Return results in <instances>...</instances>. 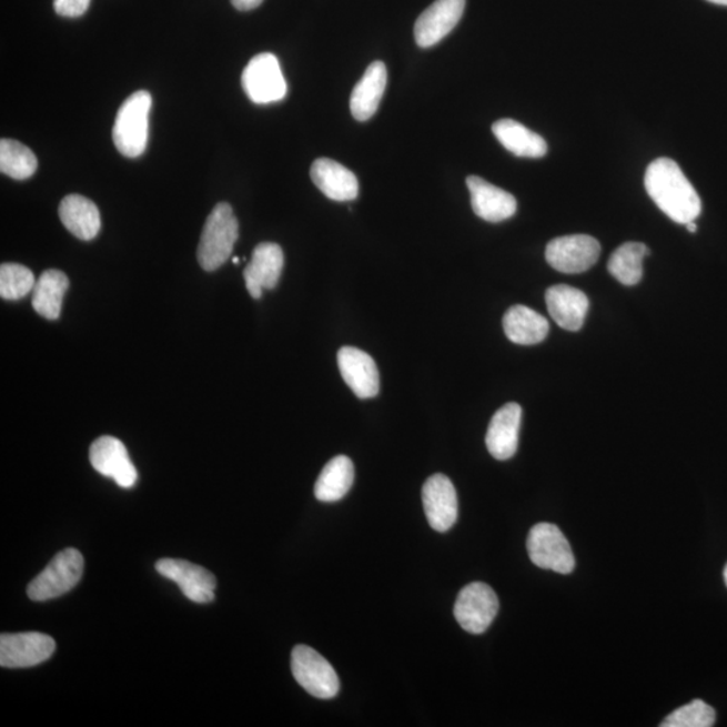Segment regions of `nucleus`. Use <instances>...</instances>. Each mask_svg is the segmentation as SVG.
Listing matches in <instances>:
<instances>
[{"instance_id":"f257e3e1","label":"nucleus","mask_w":727,"mask_h":727,"mask_svg":"<svg viewBox=\"0 0 727 727\" xmlns=\"http://www.w3.org/2000/svg\"><path fill=\"white\" fill-rule=\"evenodd\" d=\"M644 185L659 210L675 223L686 225L701 213V201L678 163L659 158L649 164Z\"/></svg>"},{"instance_id":"f03ea898","label":"nucleus","mask_w":727,"mask_h":727,"mask_svg":"<svg viewBox=\"0 0 727 727\" xmlns=\"http://www.w3.org/2000/svg\"><path fill=\"white\" fill-rule=\"evenodd\" d=\"M239 238V221L232 206L220 202L206 219L200 239L198 259L202 269L214 271L231 258Z\"/></svg>"},{"instance_id":"7ed1b4c3","label":"nucleus","mask_w":727,"mask_h":727,"mask_svg":"<svg viewBox=\"0 0 727 727\" xmlns=\"http://www.w3.org/2000/svg\"><path fill=\"white\" fill-rule=\"evenodd\" d=\"M153 99L148 91H138L124 101L113 124L112 139L120 154L141 156L148 148L149 115Z\"/></svg>"},{"instance_id":"20e7f679","label":"nucleus","mask_w":727,"mask_h":727,"mask_svg":"<svg viewBox=\"0 0 727 727\" xmlns=\"http://www.w3.org/2000/svg\"><path fill=\"white\" fill-rule=\"evenodd\" d=\"M84 572V558L79 549L67 548L54 556L50 564L30 582L28 596L42 600L64 596L79 584Z\"/></svg>"},{"instance_id":"39448f33","label":"nucleus","mask_w":727,"mask_h":727,"mask_svg":"<svg viewBox=\"0 0 727 727\" xmlns=\"http://www.w3.org/2000/svg\"><path fill=\"white\" fill-rule=\"evenodd\" d=\"M291 672L310 695L319 699H332L340 691V679L334 668L317 650L296 646L291 653Z\"/></svg>"},{"instance_id":"423d86ee","label":"nucleus","mask_w":727,"mask_h":727,"mask_svg":"<svg viewBox=\"0 0 727 727\" xmlns=\"http://www.w3.org/2000/svg\"><path fill=\"white\" fill-rule=\"evenodd\" d=\"M531 561L537 567L559 574H571L575 558L571 543L562 531L549 523H539L531 528L527 539Z\"/></svg>"},{"instance_id":"0eeeda50","label":"nucleus","mask_w":727,"mask_h":727,"mask_svg":"<svg viewBox=\"0 0 727 727\" xmlns=\"http://www.w3.org/2000/svg\"><path fill=\"white\" fill-rule=\"evenodd\" d=\"M242 85L246 97L255 104L276 103L286 98L287 82L280 61L271 53L254 57L245 67Z\"/></svg>"},{"instance_id":"6e6552de","label":"nucleus","mask_w":727,"mask_h":727,"mask_svg":"<svg viewBox=\"0 0 727 727\" xmlns=\"http://www.w3.org/2000/svg\"><path fill=\"white\" fill-rule=\"evenodd\" d=\"M498 612L495 590L483 582H473L460 592L454 605V617L461 628L472 635H482L491 627Z\"/></svg>"},{"instance_id":"1a4fd4ad","label":"nucleus","mask_w":727,"mask_h":727,"mask_svg":"<svg viewBox=\"0 0 727 727\" xmlns=\"http://www.w3.org/2000/svg\"><path fill=\"white\" fill-rule=\"evenodd\" d=\"M600 245L589 235L556 238L547 244L546 261L564 274H580L598 262Z\"/></svg>"},{"instance_id":"9d476101","label":"nucleus","mask_w":727,"mask_h":727,"mask_svg":"<svg viewBox=\"0 0 727 727\" xmlns=\"http://www.w3.org/2000/svg\"><path fill=\"white\" fill-rule=\"evenodd\" d=\"M55 642L38 632L3 634L0 637V666L4 668H29L52 657Z\"/></svg>"},{"instance_id":"9b49d317","label":"nucleus","mask_w":727,"mask_h":727,"mask_svg":"<svg viewBox=\"0 0 727 727\" xmlns=\"http://www.w3.org/2000/svg\"><path fill=\"white\" fill-rule=\"evenodd\" d=\"M90 461L94 471L112 478L120 488H132L138 482V472L130 458L128 447L115 436H100L90 448Z\"/></svg>"},{"instance_id":"f8f14e48","label":"nucleus","mask_w":727,"mask_h":727,"mask_svg":"<svg viewBox=\"0 0 727 727\" xmlns=\"http://www.w3.org/2000/svg\"><path fill=\"white\" fill-rule=\"evenodd\" d=\"M156 572L175 582L183 596L195 604H208L214 599L216 577L206 568L183 559L163 558L155 564Z\"/></svg>"},{"instance_id":"ddd939ff","label":"nucleus","mask_w":727,"mask_h":727,"mask_svg":"<svg viewBox=\"0 0 727 727\" xmlns=\"http://www.w3.org/2000/svg\"><path fill=\"white\" fill-rule=\"evenodd\" d=\"M422 501L430 526L438 533H446L457 522V492L445 474H434L427 479L423 485Z\"/></svg>"},{"instance_id":"4468645a","label":"nucleus","mask_w":727,"mask_h":727,"mask_svg":"<svg viewBox=\"0 0 727 727\" xmlns=\"http://www.w3.org/2000/svg\"><path fill=\"white\" fill-rule=\"evenodd\" d=\"M466 0H435L415 22V41L423 49L432 48L452 33L463 18Z\"/></svg>"},{"instance_id":"2eb2a0df","label":"nucleus","mask_w":727,"mask_h":727,"mask_svg":"<svg viewBox=\"0 0 727 727\" xmlns=\"http://www.w3.org/2000/svg\"><path fill=\"white\" fill-rule=\"evenodd\" d=\"M337 360L341 376L360 400H371L378 394L381 376L375 360L368 353L357 347L344 346L341 347Z\"/></svg>"},{"instance_id":"dca6fc26","label":"nucleus","mask_w":727,"mask_h":727,"mask_svg":"<svg viewBox=\"0 0 727 727\" xmlns=\"http://www.w3.org/2000/svg\"><path fill=\"white\" fill-rule=\"evenodd\" d=\"M284 255L280 245L262 243L252 252V259L244 270L246 290L254 300L261 299L264 290L274 289L280 282Z\"/></svg>"},{"instance_id":"f3484780","label":"nucleus","mask_w":727,"mask_h":727,"mask_svg":"<svg viewBox=\"0 0 727 727\" xmlns=\"http://www.w3.org/2000/svg\"><path fill=\"white\" fill-rule=\"evenodd\" d=\"M466 185L471 192L473 212L479 219L488 223H502L515 216L517 202L511 193L477 175L467 176Z\"/></svg>"},{"instance_id":"a211bd4d","label":"nucleus","mask_w":727,"mask_h":727,"mask_svg":"<svg viewBox=\"0 0 727 727\" xmlns=\"http://www.w3.org/2000/svg\"><path fill=\"white\" fill-rule=\"evenodd\" d=\"M546 303L549 315L561 327L568 332H578L589 312V299L584 291L556 284L546 293Z\"/></svg>"},{"instance_id":"6ab92c4d","label":"nucleus","mask_w":727,"mask_h":727,"mask_svg":"<svg viewBox=\"0 0 727 727\" xmlns=\"http://www.w3.org/2000/svg\"><path fill=\"white\" fill-rule=\"evenodd\" d=\"M522 414V407L517 403H508L493 415L485 440L492 457L498 461L514 457L518 445Z\"/></svg>"},{"instance_id":"aec40b11","label":"nucleus","mask_w":727,"mask_h":727,"mask_svg":"<svg viewBox=\"0 0 727 727\" xmlns=\"http://www.w3.org/2000/svg\"><path fill=\"white\" fill-rule=\"evenodd\" d=\"M310 175H312L314 185L327 199L339 202L357 199V176L350 169H346L336 161L329 160V158H320V160L313 163Z\"/></svg>"},{"instance_id":"412c9836","label":"nucleus","mask_w":727,"mask_h":727,"mask_svg":"<svg viewBox=\"0 0 727 727\" xmlns=\"http://www.w3.org/2000/svg\"><path fill=\"white\" fill-rule=\"evenodd\" d=\"M387 87V68L375 61L366 69L351 97V111L359 122H366L375 115Z\"/></svg>"},{"instance_id":"4be33fe9","label":"nucleus","mask_w":727,"mask_h":727,"mask_svg":"<svg viewBox=\"0 0 727 727\" xmlns=\"http://www.w3.org/2000/svg\"><path fill=\"white\" fill-rule=\"evenodd\" d=\"M62 224L75 238L90 242L98 236L101 219L94 202L80 194L67 195L59 208Z\"/></svg>"},{"instance_id":"5701e85b","label":"nucleus","mask_w":727,"mask_h":727,"mask_svg":"<svg viewBox=\"0 0 727 727\" xmlns=\"http://www.w3.org/2000/svg\"><path fill=\"white\" fill-rule=\"evenodd\" d=\"M505 336L517 345L541 344L548 336L549 324L542 314L527 306H512L504 315Z\"/></svg>"},{"instance_id":"b1692460","label":"nucleus","mask_w":727,"mask_h":727,"mask_svg":"<svg viewBox=\"0 0 727 727\" xmlns=\"http://www.w3.org/2000/svg\"><path fill=\"white\" fill-rule=\"evenodd\" d=\"M492 131L503 148L516 156L542 158L547 154L548 145L545 139L516 120H498L492 125Z\"/></svg>"},{"instance_id":"393cba45","label":"nucleus","mask_w":727,"mask_h":727,"mask_svg":"<svg viewBox=\"0 0 727 727\" xmlns=\"http://www.w3.org/2000/svg\"><path fill=\"white\" fill-rule=\"evenodd\" d=\"M355 479V466L346 455H337L322 469L314 486L315 497L322 503L341 501L351 491Z\"/></svg>"},{"instance_id":"a878e982","label":"nucleus","mask_w":727,"mask_h":727,"mask_svg":"<svg viewBox=\"0 0 727 727\" xmlns=\"http://www.w3.org/2000/svg\"><path fill=\"white\" fill-rule=\"evenodd\" d=\"M68 289L69 280L62 271L48 270L38 277L31 305L41 317L54 321L60 317Z\"/></svg>"},{"instance_id":"bb28decb","label":"nucleus","mask_w":727,"mask_h":727,"mask_svg":"<svg viewBox=\"0 0 727 727\" xmlns=\"http://www.w3.org/2000/svg\"><path fill=\"white\" fill-rule=\"evenodd\" d=\"M649 255V249L643 243H625L613 252L608 270L613 277L625 286H635L642 281L644 259Z\"/></svg>"},{"instance_id":"cd10ccee","label":"nucleus","mask_w":727,"mask_h":727,"mask_svg":"<svg viewBox=\"0 0 727 727\" xmlns=\"http://www.w3.org/2000/svg\"><path fill=\"white\" fill-rule=\"evenodd\" d=\"M38 161L28 145L12 139L0 142V170L14 180H28L37 172Z\"/></svg>"},{"instance_id":"c85d7f7f","label":"nucleus","mask_w":727,"mask_h":727,"mask_svg":"<svg viewBox=\"0 0 727 727\" xmlns=\"http://www.w3.org/2000/svg\"><path fill=\"white\" fill-rule=\"evenodd\" d=\"M36 276L28 267L6 263L0 267V296L6 301L24 299L36 286Z\"/></svg>"},{"instance_id":"c756f323","label":"nucleus","mask_w":727,"mask_h":727,"mask_svg":"<svg viewBox=\"0 0 727 727\" xmlns=\"http://www.w3.org/2000/svg\"><path fill=\"white\" fill-rule=\"evenodd\" d=\"M716 724V711L704 700H693L691 704L679 707L664 719L662 727H711Z\"/></svg>"},{"instance_id":"7c9ffc66","label":"nucleus","mask_w":727,"mask_h":727,"mask_svg":"<svg viewBox=\"0 0 727 727\" xmlns=\"http://www.w3.org/2000/svg\"><path fill=\"white\" fill-rule=\"evenodd\" d=\"M90 4L91 0H54V10L61 17L78 18L85 14Z\"/></svg>"},{"instance_id":"2f4dec72","label":"nucleus","mask_w":727,"mask_h":727,"mask_svg":"<svg viewBox=\"0 0 727 727\" xmlns=\"http://www.w3.org/2000/svg\"><path fill=\"white\" fill-rule=\"evenodd\" d=\"M264 0H231L233 8L239 11H251L258 9Z\"/></svg>"},{"instance_id":"473e14b6","label":"nucleus","mask_w":727,"mask_h":727,"mask_svg":"<svg viewBox=\"0 0 727 727\" xmlns=\"http://www.w3.org/2000/svg\"><path fill=\"white\" fill-rule=\"evenodd\" d=\"M688 232L695 233L698 230L697 224H695V221H690V223L686 224Z\"/></svg>"},{"instance_id":"72a5a7b5","label":"nucleus","mask_w":727,"mask_h":727,"mask_svg":"<svg viewBox=\"0 0 727 727\" xmlns=\"http://www.w3.org/2000/svg\"><path fill=\"white\" fill-rule=\"evenodd\" d=\"M707 2H711L714 4L727 6V0H707Z\"/></svg>"},{"instance_id":"f704fd0d","label":"nucleus","mask_w":727,"mask_h":727,"mask_svg":"<svg viewBox=\"0 0 727 727\" xmlns=\"http://www.w3.org/2000/svg\"><path fill=\"white\" fill-rule=\"evenodd\" d=\"M724 578H725V584H726V586H727V565H726V567H725Z\"/></svg>"},{"instance_id":"c9c22d12","label":"nucleus","mask_w":727,"mask_h":727,"mask_svg":"<svg viewBox=\"0 0 727 727\" xmlns=\"http://www.w3.org/2000/svg\"><path fill=\"white\" fill-rule=\"evenodd\" d=\"M240 262L239 258H233V263L238 264Z\"/></svg>"}]
</instances>
